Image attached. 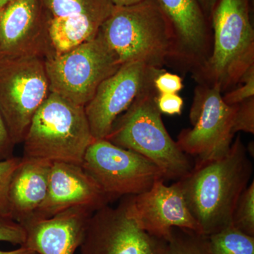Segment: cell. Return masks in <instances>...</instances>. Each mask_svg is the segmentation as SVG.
Wrapping results in <instances>:
<instances>
[{"label": "cell", "instance_id": "16", "mask_svg": "<svg viewBox=\"0 0 254 254\" xmlns=\"http://www.w3.org/2000/svg\"><path fill=\"white\" fill-rule=\"evenodd\" d=\"M168 19L175 38L173 60L197 72L211 52L210 20L198 0H155Z\"/></svg>", "mask_w": 254, "mask_h": 254}, {"label": "cell", "instance_id": "17", "mask_svg": "<svg viewBox=\"0 0 254 254\" xmlns=\"http://www.w3.org/2000/svg\"><path fill=\"white\" fill-rule=\"evenodd\" d=\"M93 213L85 207H73L52 218L32 222L24 227L26 239L23 246L38 254H74Z\"/></svg>", "mask_w": 254, "mask_h": 254}, {"label": "cell", "instance_id": "19", "mask_svg": "<svg viewBox=\"0 0 254 254\" xmlns=\"http://www.w3.org/2000/svg\"><path fill=\"white\" fill-rule=\"evenodd\" d=\"M213 254H254V237L233 225L207 236Z\"/></svg>", "mask_w": 254, "mask_h": 254}, {"label": "cell", "instance_id": "15", "mask_svg": "<svg viewBox=\"0 0 254 254\" xmlns=\"http://www.w3.org/2000/svg\"><path fill=\"white\" fill-rule=\"evenodd\" d=\"M110 201L81 165L53 162L48 193L32 222L52 218L73 207H85L95 212Z\"/></svg>", "mask_w": 254, "mask_h": 254}, {"label": "cell", "instance_id": "10", "mask_svg": "<svg viewBox=\"0 0 254 254\" xmlns=\"http://www.w3.org/2000/svg\"><path fill=\"white\" fill-rule=\"evenodd\" d=\"M163 70L132 62L121 65L102 82L84 107L93 138H106L115 120L140 95L154 86L155 78Z\"/></svg>", "mask_w": 254, "mask_h": 254}, {"label": "cell", "instance_id": "1", "mask_svg": "<svg viewBox=\"0 0 254 254\" xmlns=\"http://www.w3.org/2000/svg\"><path fill=\"white\" fill-rule=\"evenodd\" d=\"M253 171L247 147L238 136L226 154L196 160L190 173L177 180L202 235L208 236L232 225L237 202Z\"/></svg>", "mask_w": 254, "mask_h": 254}, {"label": "cell", "instance_id": "33", "mask_svg": "<svg viewBox=\"0 0 254 254\" xmlns=\"http://www.w3.org/2000/svg\"><path fill=\"white\" fill-rule=\"evenodd\" d=\"M250 1H252V0H250ZM252 1H254V0H252Z\"/></svg>", "mask_w": 254, "mask_h": 254}, {"label": "cell", "instance_id": "22", "mask_svg": "<svg viewBox=\"0 0 254 254\" xmlns=\"http://www.w3.org/2000/svg\"><path fill=\"white\" fill-rule=\"evenodd\" d=\"M21 161V158L14 156L6 160H0V213L9 218L11 216L8 193L10 182Z\"/></svg>", "mask_w": 254, "mask_h": 254}, {"label": "cell", "instance_id": "6", "mask_svg": "<svg viewBox=\"0 0 254 254\" xmlns=\"http://www.w3.org/2000/svg\"><path fill=\"white\" fill-rule=\"evenodd\" d=\"M50 93L85 107L121 65L99 34L66 53L45 59Z\"/></svg>", "mask_w": 254, "mask_h": 254}, {"label": "cell", "instance_id": "32", "mask_svg": "<svg viewBox=\"0 0 254 254\" xmlns=\"http://www.w3.org/2000/svg\"><path fill=\"white\" fill-rule=\"evenodd\" d=\"M9 0H0V7H1V6H3V5H4L6 4V2H8Z\"/></svg>", "mask_w": 254, "mask_h": 254}, {"label": "cell", "instance_id": "14", "mask_svg": "<svg viewBox=\"0 0 254 254\" xmlns=\"http://www.w3.org/2000/svg\"><path fill=\"white\" fill-rule=\"evenodd\" d=\"M51 53L42 0H9L0 7V58Z\"/></svg>", "mask_w": 254, "mask_h": 254}, {"label": "cell", "instance_id": "20", "mask_svg": "<svg viewBox=\"0 0 254 254\" xmlns=\"http://www.w3.org/2000/svg\"><path fill=\"white\" fill-rule=\"evenodd\" d=\"M166 254H213L208 238L197 232L175 227L167 241Z\"/></svg>", "mask_w": 254, "mask_h": 254}, {"label": "cell", "instance_id": "11", "mask_svg": "<svg viewBox=\"0 0 254 254\" xmlns=\"http://www.w3.org/2000/svg\"><path fill=\"white\" fill-rule=\"evenodd\" d=\"M79 248L81 254H166L167 242L142 230L122 202L92 214Z\"/></svg>", "mask_w": 254, "mask_h": 254}, {"label": "cell", "instance_id": "29", "mask_svg": "<svg viewBox=\"0 0 254 254\" xmlns=\"http://www.w3.org/2000/svg\"><path fill=\"white\" fill-rule=\"evenodd\" d=\"M218 1V0H198L202 9L204 11L205 16L209 20Z\"/></svg>", "mask_w": 254, "mask_h": 254}, {"label": "cell", "instance_id": "24", "mask_svg": "<svg viewBox=\"0 0 254 254\" xmlns=\"http://www.w3.org/2000/svg\"><path fill=\"white\" fill-rule=\"evenodd\" d=\"M235 89L222 95L224 101L229 105L240 104L254 97V66L250 68Z\"/></svg>", "mask_w": 254, "mask_h": 254}, {"label": "cell", "instance_id": "13", "mask_svg": "<svg viewBox=\"0 0 254 254\" xmlns=\"http://www.w3.org/2000/svg\"><path fill=\"white\" fill-rule=\"evenodd\" d=\"M123 203L142 230L166 242L175 227L201 234L177 181L167 186L164 180H158L147 191L127 196Z\"/></svg>", "mask_w": 254, "mask_h": 254}, {"label": "cell", "instance_id": "26", "mask_svg": "<svg viewBox=\"0 0 254 254\" xmlns=\"http://www.w3.org/2000/svg\"><path fill=\"white\" fill-rule=\"evenodd\" d=\"M153 86L158 94L178 93L183 88L182 78L165 70L159 73L153 81Z\"/></svg>", "mask_w": 254, "mask_h": 254}, {"label": "cell", "instance_id": "9", "mask_svg": "<svg viewBox=\"0 0 254 254\" xmlns=\"http://www.w3.org/2000/svg\"><path fill=\"white\" fill-rule=\"evenodd\" d=\"M237 105L223 100L218 86L200 84L195 88L190 113L191 128L183 129L177 143L196 160L220 158L231 148L235 133L232 123Z\"/></svg>", "mask_w": 254, "mask_h": 254}, {"label": "cell", "instance_id": "23", "mask_svg": "<svg viewBox=\"0 0 254 254\" xmlns=\"http://www.w3.org/2000/svg\"><path fill=\"white\" fill-rule=\"evenodd\" d=\"M232 131L254 133V97L237 105L232 123Z\"/></svg>", "mask_w": 254, "mask_h": 254}, {"label": "cell", "instance_id": "27", "mask_svg": "<svg viewBox=\"0 0 254 254\" xmlns=\"http://www.w3.org/2000/svg\"><path fill=\"white\" fill-rule=\"evenodd\" d=\"M156 103L160 113L165 115H181L183 110L184 100L178 93L158 94Z\"/></svg>", "mask_w": 254, "mask_h": 254}, {"label": "cell", "instance_id": "8", "mask_svg": "<svg viewBox=\"0 0 254 254\" xmlns=\"http://www.w3.org/2000/svg\"><path fill=\"white\" fill-rule=\"evenodd\" d=\"M81 166L111 200L140 194L155 182L165 180L163 171L153 162L105 138L93 140Z\"/></svg>", "mask_w": 254, "mask_h": 254}, {"label": "cell", "instance_id": "18", "mask_svg": "<svg viewBox=\"0 0 254 254\" xmlns=\"http://www.w3.org/2000/svg\"><path fill=\"white\" fill-rule=\"evenodd\" d=\"M53 162L43 159L21 158L10 182V216L23 227L29 225L48 193Z\"/></svg>", "mask_w": 254, "mask_h": 254}, {"label": "cell", "instance_id": "12", "mask_svg": "<svg viewBox=\"0 0 254 254\" xmlns=\"http://www.w3.org/2000/svg\"><path fill=\"white\" fill-rule=\"evenodd\" d=\"M42 3L51 55L63 54L95 38L115 7L111 0H42Z\"/></svg>", "mask_w": 254, "mask_h": 254}, {"label": "cell", "instance_id": "2", "mask_svg": "<svg viewBox=\"0 0 254 254\" xmlns=\"http://www.w3.org/2000/svg\"><path fill=\"white\" fill-rule=\"evenodd\" d=\"M98 34L120 65L141 62L163 69L174 59L173 30L155 0L115 6Z\"/></svg>", "mask_w": 254, "mask_h": 254}, {"label": "cell", "instance_id": "21", "mask_svg": "<svg viewBox=\"0 0 254 254\" xmlns=\"http://www.w3.org/2000/svg\"><path fill=\"white\" fill-rule=\"evenodd\" d=\"M232 225L242 232L254 237V182L247 187L240 197Z\"/></svg>", "mask_w": 254, "mask_h": 254}, {"label": "cell", "instance_id": "7", "mask_svg": "<svg viewBox=\"0 0 254 254\" xmlns=\"http://www.w3.org/2000/svg\"><path fill=\"white\" fill-rule=\"evenodd\" d=\"M50 93L45 58H0V114L15 145Z\"/></svg>", "mask_w": 254, "mask_h": 254}, {"label": "cell", "instance_id": "25", "mask_svg": "<svg viewBox=\"0 0 254 254\" xmlns=\"http://www.w3.org/2000/svg\"><path fill=\"white\" fill-rule=\"evenodd\" d=\"M26 239V231L24 227L12 218L0 213V242L23 246Z\"/></svg>", "mask_w": 254, "mask_h": 254}, {"label": "cell", "instance_id": "5", "mask_svg": "<svg viewBox=\"0 0 254 254\" xmlns=\"http://www.w3.org/2000/svg\"><path fill=\"white\" fill-rule=\"evenodd\" d=\"M93 140L84 107L50 93L32 119L23 157L81 165Z\"/></svg>", "mask_w": 254, "mask_h": 254}, {"label": "cell", "instance_id": "28", "mask_svg": "<svg viewBox=\"0 0 254 254\" xmlns=\"http://www.w3.org/2000/svg\"><path fill=\"white\" fill-rule=\"evenodd\" d=\"M14 143H13L1 114H0V160L14 157Z\"/></svg>", "mask_w": 254, "mask_h": 254}, {"label": "cell", "instance_id": "3", "mask_svg": "<svg viewBox=\"0 0 254 254\" xmlns=\"http://www.w3.org/2000/svg\"><path fill=\"white\" fill-rule=\"evenodd\" d=\"M250 0H218L210 21L213 47L204 64L194 73L200 84L218 86L222 93L240 83L254 66V31Z\"/></svg>", "mask_w": 254, "mask_h": 254}, {"label": "cell", "instance_id": "31", "mask_svg": "<svg viewBox=\"0 0 254 254\" xmlns=\"http://www.w3.org/2000/svg\"><path fill=\"white\" fill-rule=\"evenodd\" d=\"M111 1L115 6H126L137 4L143 0H111Z\"/></svg>", "mask_w": 254, "mask_h": 254}, {"label": "cell", "instance_id": "30", "mask_svg": "<svg viewBox=\"0 0 254 254\" xmlns=\"http://www.w3.org/2000/svg\"><path fill=\"white\" fill-rule=\"evenodd\" d=\"M0 254H38L23 246H20L17 250L12 251L0 250Z\"/></svg>", "mask_w": 254, "mask_h": 254}, {"label": "cell", "instance_id": "4", "mask_svg": "<svg viewBox=\"0 0 254 254\" xmlns=\"http://www.w3.org/2000/svg\"><path fill=\"white\" fill-rule=\"evenodd\" d=\"M154 86L140 95L114 123L105 139L143 155L163 171L165 180L186 176L193 164L169 134L157 106Z\"/></svg>", "mask_w": 254, "mask_h": 254}]
</instances>
